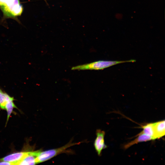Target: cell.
I'll list each match as a JSON object with an SVG mask.
<instances>
[{"label":"cell","mask_w":165,"mask_h":165,"mask_svg":"<svg viewBox=\"0 0 165 165\" xmlns=\"http://www.w3.org/2000/svg\"><path fill=\"white\" fill-rule=\"evenodd\" d=\"M136 61L135 60H130L127 61H98L89 64L79 65L72 67V70H103L110 67L121 63L126 62H134Z\"/></svg>","instance_id":"cell-1"},{"label":"cell","mask_w":165,"mask_h":165,"mask_svg":"<svg viewBox=\"0 0 165 165\" xmlns=\"http://www.w3.org/2000/svg\"><path fill=\"white\" fill-rule=\"evenodd\" d=\"M82 142L81 141L72 143V140L64 145L59 148L43 151L40 150L35 159L36 163L48 160L61 153H69L67 151V149L72 146L79 145Z\"/></svg>","instance_id":"cell-2"},{"label":"cell","mask_w":165,"mask_h":165,"mask_svg":"<svg viewBox=\"0 0 165 165\" xmlns=\"http://www.w3.org/2000/svg\"><path fill=\"white\" fill-rule=\"evenodd\" d=\"M0 7L4 15L8 17L20 16L23 10L19 0H6Z\"/></svg>","instance_id":"cell-3"},{"label":"cell","mask_w":165,"mask_h":165,"mask_svg":"<svg viewBox=\"0 0 165 165\" xmlns=\"http://www.w3.org/2000/svg\"><path fill=\"white\" fill-rule=\"evenodd\" d=\"M96 135V138L94 141V145L97 154L99 156H100L102 150L107 147L104 141L105 132L100 129H97Z\"/></svg>","instance_id":"cell-4"},{"label":"cell","mask_w":165,"mask_h":165,"mask_svg":"<svg viewBox=\"0 0 165 165\" xmlns=\"http://www.w3.org/2000/svg\"><path fill=\"white\" fill-rule=\"evenodd\" d=\"M28 152H20L9 155L0 159V161L9 162L11 165H18V163L28 153Z\"/></svg>","instance_id":"cell-5"},{"label":"cell","mask_w":165,"mask_h":165,"mask_svg":"<svg viewBox=\"0 0 165 165\" xmlns=\"http://www.w3.org/2000/svg\"><path fill=\"white\" fill-rule=\"evenodd\" d=\"M154 140L162 138L165 135V120L159 121L153 123Z\"/></svg>","instance_id":"cell-6"},{"label":"cell","mask_w":165,"mask_h":165,"mask_svg":"<svg viewBox=\"0 0 165 165\" xmlns=\"http://www.w3.org/2000/svg\"><path fill=\"white\" fill-rule=\"evenodd\" d=\"M152 140H153L154 139L152 136L140 133L138 134V137L136 138L124 145L123 148L126 149L138 143Z\"/></svg>","instance_id":"cell-7"},{"label":"cell","mask_w":165,"mask_h":165,"mask_svg":"<svg viewBox=\"0 0 165 165\" xmlns=\"http://www.w3.org/2000/svg\"><path fill=\"white\" fill-rule=\"evenodd\" d=\"M40 150L29 152L28 154L18 163V165H35V159Z\"/></svg>","instance_id":"cell-8"},{"label":"cell","mask_w":165,"mask_h":165,"mask_svg":"<svg viewBox=\"0 0 165 165\" xmlns=\"http://www.w3.org/2000/svg\"><path fill=\"white\" fill-rule=\"evenodd\" d=\"M12 99H14L13 97L10 96L0 88V108L1 109L5 110L6 104L8 101Z\"/></svg>","instance_id":"cell-9"},{"label":"cell","mask_w":165,"mask_h":165,"mask_svg":"<svg viewBox=\"0 0 165 165\" xmlns=\"http://www.w3.org/2000/svg\"><path fill=\"white\" fill-rule=\"evenodd\" d=\"M143 130L140 133L152 136L153 139L154 131L153 123H147L142 126Z\"/></svg>","instance_id":"cell-10"},{"label":"cell","mask_w":165,"mask_h":165,"mask_svg":"<svg viewBox=\"0 0 165 165\" xmlns=\"http://www.w3.org/2000/svg\"><path fill=\"white\" fill-rule=\"evenodd\" d=\"M14 100V99L9 101L5 105V110H6L7 112V122L8 121L11 114L13 112V108H17L13 102Z\"/></svg>","instance_id":"cell-11"},{"label":"cell","mask_w":165,"mask_h":165,"mask_svg":"<svg viewBox=\"0 0 165 165\" xmlns=\"http://www.w3.org/2000/svg\"><path fill=\"white\" fill-rule=\"evenodd\" d=\"M0 165H11V164L9 162L1 161L0 162Z\"/></svg>","instance_id":"cell-12"},{"label":"cell","mask_w":165,"mask_h":165,"mask_svg":"<svg viewBox=\"0 0 165 165\" xmlns=\"http://www.w3.org/2000/svg\"><path fill=\"white\" fill-rule=\"evenodd\" d=\"M6 0H0V6L3 4Z\"/></svg>","instance_id":"cell-13"},{"label":"cell","mask_w":165,"mask_h":165,"mask_svg":"<svg viewBox=\"0 0 165 165\" xmlns=\"http://www.w3.org/2000/svg\"><path fill=\"white\" fill-rule=\"evenodd\" d=\"M44 0V1L46 2V3H47V2H46V0Z\"/></svg>","instance_id":"cell-14"}]
</instances>
